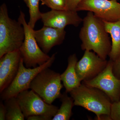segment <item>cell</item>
<instances>
[{
    "mask_svg": "<svg viewBox=\"0 0 120 120\" xmlns=\"http://www.w3.org/2000/svg\"><path fill=\"white\" fill-rule=\"evenodd\" d=\"M41 19L44 26L59 29H64L69 25L77 27L83 20L77 11L67 10H52L41 13Z\"/></svg>",
    "mask_w": 120,
    "mask_h": 120,
    "instance_id": "11",
    "label": "cell"
},
{
    "mask_svg": "<svg viewBox=\"0 0 120 120\" xmlns=\"http://www.w3.org/2000/svg\"><path fill=\"white\" fill-rule=\"evenodd\" d=\"M68 94L65 91L62 94L60 98L61 105L52 120H69L72 116V110L75 106L74 100L71 96L69 97Z\"/></svg>",
    "mask_w": 120,
    "mask_h": 120,
    "instance_id": "16",
    "label": "cell"
},
{
    "mask_svg": "<svg viewBox=\"0 0 120 120\" xmlns=\"http://www.w3.org/2000/svg\"><path fill=\"white\" fill-rule=\"evenodd\" d=\"M78 61L76 54L70 55L68 58V67L65 71L60 75V78L65 91L69 93L71 91L81 85L82 81L78 76L75 67Z\"/></svg>",
    "mask_w": 120,
    "mask_h": 120,
    "instance_id": "14",
    "label": "cell"
},
{
    "mask_svg": "<svg viewBox=\"0 0 120 120\" xmlns=\"http://www.w3.org/2000/svg\"><path fill=\"white\" fill-rule=\"evenodd\" d=\"M110 116L112 120H120V101L112 103Z\"/></svg>",
    "mask_w": 120,
    "mask_h": 120,
    "instance_id": "20",
    "label": "cell"
},
{
    "mask_svg": "<svg viewBox=\"0 0 120 120\" xmlns=\"http://www.w3.org/2000/svg\"><path fill=\"white\" fill-rule=\"evenodd\" d=\"M18 20L23 26L25 33L24 41L19 49L24 65L27 68H35L44 64L50 56L39 47L34 37V29L27 23L25 14L22 11Z\"/></svg>",
    "mask_w": 120,
    "mask_h": 120,
    "instance_id": "5",
    "label": "cell"
},
{
    "mask_svg": "<svg viewBox=\"0 0 120 120\" xmlns=\"http://www.w3.org/2000/svg\"><path fill=\"white\" fill-rule=\"evenodd\" d=\"M16 98L26 118L34 115H41L52 120L59 109L56 106L46 102L31 90L20 92Z\"/></svg>",
    "mask_w": 120,
    "mask_h": 120,
    "instance_id": "7",
    "label": "cell"
},
{
    "mask_svg": "<svg viewBox=\"0 0 120 120\" xmlns=\"http://www.w3.org/2000/svg\"><path fill=\"white\" fill-rule=\"evenodd\" d=\"M2 100L0 102V120H6L7 110L4 103H3Z\"/></svg>",
    "mask_w": 120,
    "mask_h": 120,
    "instance_id": "23",
    "label": "cell"
},
{
    "mask_svg": "<svg viewBox=\"0 0 120 120\" xmlns=\"http://www.w3.org/2000/svg\"><path fill=\"white\" fill-rule=\"evenodd\" d=\"M75 11L91 12L103 21L120 20V3L117 0H83Z\"/></svg>",
    "mask_w": 120,
    "mask_h": 120,
    "instance_id": "8",
    "label": "cell"
},
{
    "mask_svg": "<svg viewBox=\"0 0 120 120\" xmlns=\"http://www.w3.org/2000/svg\"><path fill=\"white\" fill-rule=\"evenodd\" d=\"M74 100L75 106H80L96 115L99 120L103 114L110 116L112 102L103 91L96 87L82 83L69 92Z\"/></svg>",
    "mask_w": 120,
    "mask_h": 120,
    "instance_id": "2",
    "label": "cell"
},
{
    "mask_svg": "<svg viewBox=\"0 0 120 120\" xmlns=\"http://www.w3.org/2000/svg\"><path fill=\"white\" fill-rule=\"evenodd\" d=\"M60 74L47 68L38 73L30 83L29 89L38 95L46 103H52L60 98L64 86Z\"/></svg>",
    "mask_w": 120,
    "mask_h": 120,
    "instance_id": "4",
    "label": "cell"
},
{
    "mask_svg": "<svg viewBox=\"0 0 120 120\" xmlns=\"http://www.w3.org/2000/svg\"><path fill=\"white\" fill-rule=\"evenodd\" d=\"M56 53H54L45 64L35 68H26L22 58L19 69L15 79L0 93L1 100L4 101L12 97H16L20 92L30 89V83L37 75L43 69L52 66L56 59Z\"/></svg>",
    "mask_w": 120,
    "mask_h": 120,
    "instance_id": "6",
    "label": "cell"
},
{
    "mask_svg": "<svg viewBox=\"0 0 120 120\" xmlns=\"http://www.w3.org/2000/svg\"><path fill=\"white\" fill-rule=\"evenodd\" d=\"M7 110L6 120H24L25 116L22 112L16 97H12L4 101Z\"/></svg>",
    "mask_w": 120,
    "mask_h": 120,
    "instance_id": "17",
    "label": "cell"
},
{
    "mask_svg": "<svg viewBox=\"0 0 120 120\" xmlns=\"http://www.w3.org/2000/svg\"><path fill=\"white\" fill-rule=\"evenodd\" d=\"M22 57L19 49L0 58V93L8 87L16 76Z\"/></svg>",
    "mask_w": 120,
    "mask_h": 120,
    "instance_id": "12",
    "label": "cell"
},
{
    "mask_svg": "<svg viewBox=\"0 0 120 120\" xmlns=\"http://www.w3.org/2000/svg\"></svg>",
    "mask_w": 120,
    "mask_h": 120,
    "instance_id": "25",
    "label": "cell"
},
{
    "mask_svg": "<svg viewBox=\"0 0 120 120\" xmlns=\"http://www.w3.org/2000/svg\"><path fill=\"white\" fill-rule=\"evenodd\" d=\"M24 38L23 26L18 20L9 17L7 5L4 3L0 7V58L19 49Z\"/></svg>",
    "mask_w": 120,
    "mask_h": 120,
    "instance_id": "3",
    "label": "cell"
},
{
    "mask_svg": "<svg viewBox=\"0 0 120 120\" xmlns=\"http://www.w3.org/2000/svg\"><path fill=\"white\" fill-rule=\"evenodd\" d=\"M79 33L82 50H92L101 58L106 60L112 49V41L105 28L104 22L88 11L83 20Z\"/></svg>",
    "mask_w": 120,
    "mask_h": 120,
    "instance_id": "1",
    "label": "cell"
},
{
    "mask_svg": "<svg viewBox=\"0 0 120 120\" xmlns=\"http://www.w3.org/2000/svg\"><path fill=\"white\" fill-rule=\"evenodd\" d=\"M29 8L30 19L28 24L30 27L34 29L36 23L41 19V12L39 8L41 0H23Z\"/></svg>",
    "mask_w": 120,
    "mask_h": 120,
    "instance_id": "18",
    "label": "cell"
},
{
    "mask_svg": "<svg viewBox=\"0 0 120 120\" xmlns=\"http://www.w3.org/2000/svg\"><path fill=\"white\" fill-rule=\"evenodd\" d=\"M34 33L39 47L46 54L54 46L62 43L66 34L64 29L45 26L40 30H34Z\"/></svg>",
    "mask_w": 120,
    "mask_h": 120,
    "instance_id": "13",
    "label": "cell"
},
{
    "mask_svg": "<svg viewBox=\"0 0 120 120\" xmlns=\"http://www.w3.org/2000/svg\"><path fill=\"white\" fill-rule=\"evenodd\" d=\"M26 118L27 120H51L49 117L41 115H34Z\"/></svg>",
    "mask_w": 120,
    "mask_h": 120,
    "instance_id": "24",
    "label": "cell"
},
{
    "mask_svg": "<svg viewBox=\"0 0 120 120\" xmlns=\"http://www.w3.org/2000/svg\"><path fill=\"white\" fill-rule=\"evenodd\" d=\"M103 22L106 30L112 38V49L109 56L110 60L114 61L120 55V20Z\"/></svg>",
    "mask_w": 120,
    "mask_h": 120,
    "instance_id": "15",
    "label": "cell"
},
{
    "mask_svg": "<svg viewBox=\"0 0 120 120\" xmlns=\"http://www.w3.org/2000/svg\"><path fill=\"white\" fill-rule=\"evenodd\" d=\"M42 4L54 10H65V0H41Z\"/></svg>",
    "mask_w": 120,
    "mask_h": 120,
    "instance_id": "19",
    "label": "cell"
},
{
    "mask_svg": "<svg viewBox=\"0 0 120 120\" xmlns=\"http://www.w3.org/2000/svg\"><path fill=\"white\" fill-rule=\"evenodd\" d=\"M113 65V61L109 60L105 68L97 76L91 80L82 82L87 86L102 91L112 103L120 101V79L114 75Z\"/></svg>",
    "mask_w": 120,
    "mask_h": 120,
    "instance_id": "9",
    "label": "cell"
},
{
    "mask_svg": "<svg viewBox=\"0 0 120 120\" xmlns=\"http://www.w3.org/2000/svg\"><path fill=\"white\" fill-rule=\"evenodd\" d=\"M83 0H65V10L75 11L78 5Z\"/></svg>",
    "mask_w": 120,
    "mask_h": 120,
    "instance_id": "21",
    "label": "cell"
},
{
    "mask_svg": "<svg viewBox=\"0 0 120 120\" xmlns=\"http://www.w3.org/2000/svg\"><path fill=\"white\" fill-rule=\"evenodd\" d=\"M108 61L94 52L85 50L83 56L76 65V73L82 81L93 79L101 73L107 66Z\"/></svg>",
    "mask_w": 120,
    "mask_h": 120,
    "instance_id": "10",
    "label": "cell"
},
{
    "mask_svg": "<svg viewBox=\"0 0 120 120\" xmlns=\"http://www.w3.org/2000/svg\"><path fill=\"white\" fill-rule=\"evenodd\" d=\"M112 71L114 75L118 79H120V55L113 61Z\"/></svg>",
    "mask_w": 120,
    "mask_h": 120,
    "instance_id": "22",
    "label": "cell"
}]
</instances>
